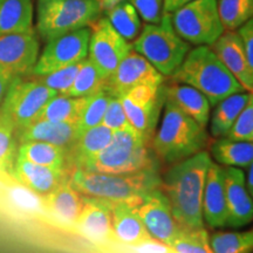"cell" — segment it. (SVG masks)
I'll use <instances>...</instances> for the list:
<instances>
[{"mask_svg": "<svg viewBox=\"0 0 253 253\" xmlns=\"http://www.w3.org/2000/svg\"><path fill=\"white\" fill-rule=\"evenodd\" d=\"M18 148L17 132L0 115V175L12 177L18 158Z\"/></svg>", "mask_w": 253, "mask_h": 253, "instance_id": "cell-35", "label": "cell"}, {"mask_svg": "<svg viewBox=\"0 0 253 253\" xmlns=\"http://www.w3.org/2000/svg\"><path fill=\"white\" fill-rule=\"evenodd\" d=\"M212 158L208 151L171 164L162 179L161 189L169 201L173 217L184 229L205 227L203 194L205 178Z\"/></svg>", "mask_w": 253, "mask_h": 253, "instance_id": "cell-1", "label": "cell"}, {"mask_svg": "<svg viewBox=\"0 0 253 253\" xmlns=\"http://www.w3.org/2000/svg\"><path fill=\"white\" fill-rule=\"evenodd\" d=\"M107 19L120 36L132 41L141 33V18L129 1H122L107 11Z\"/></svg>", "mask_w": 253, "mask_h": 253, "instance_id": "cell-31", "label": "cell"}, {"mask_svg": "<svg viewBox=\"0 0 253 253\" xmlns=\"http://www.w3.org/2000/svg\"><path fill=\"white\" fill-rule=\"evenodd\" d=\"M138 214L150 237L170 246L182 226L173 217L167 196L158 188L148 192L138 204Z\"/></svg>", "mask_w": 253, "mask_h": 253, "instance_id": "cell-14", "label": "cell"}, {"mask_svg": "<svg viewBox=\"0 0 253 253\" xmlns=\"http://www.w3.org/2000/svg\"><path fill=\"white\" fill-rule=\"evenodd\" d=\"M104 84H106V78L101 74L96 66L87 58L82 61L80 71L71 88L62 95L72 97L90 96L104 89Z\"/></svg>", "mask_w": 253, "mask_h": 253, "instance_id": "cell-33", "label": "cell"}, {"mask_svg": "<svg viewBox=\"0 0 253 253\" xmlns=\"http://www.w3.org/2000/svg\"><path fill=\"white\" fill-rule=\"evenodd\" d=\"M163 107L160 126L150 141V148L157 160L175 164L203 151L209 140L207 129L171 101L166 99Z\"/></svg>", "mask_w": 253, "mask_h": 253, "instance_id": "cell-2", "label": "cell"}, {"mask_svg": "<svg viewBox=\"0 0 253 253\" xmlns=\"http://www.w3.org/2000/svg\"><path fill=\"white\" fill-rule=\"evenodd\" d=\"M74 227L94 244H119L113 230L112 204L108 202L84 196V209Z\"/></svg>", "mask_w": 253, "mask_h": 253, "instance_id": "cell-16", "label": "cell"}, {"mask_svg": "<svg viewBox=\"0 0 253 253\" xmlns=\"http://www.w3.org/2000/svg\"><path fill=\"white\" fill-rule=\"evenodd\" d=\"M163 75L134 49L120 62L104 84V90L121 97L138 86H162Z\"/></svg>", "mask_w": 253, "mask_h": 253, "instance_id": "cell-13", "label": "cell"}, {"mask_svg": "<svg viewBox=\"0 0 253 253\" xmlns=\"http://www.w3.org/2000/svg\"><path fill=\"white\" fill-rule=\"evenodd\" d=\"M90 27L88 59L107 80L120 62L131 52L132 45L120 36L107 18H100Z\"/></svg>", "mask_w": 253, "mask_h": 253, "instance_id": "cell-12", "label": "cell"}, {"mask_svg": "<svg viewBox=\"0 0 253 253\" xmlns=\"http://www.w3.org/2000/svg\"><path fill=\"white\" fill-rule=\"evenodd\" d=\"M86 102L87 96L72 97L67 96V95L58 94L47 102L46 106L43 107L39 115H38L37 120L79 123Z\"/></svg>", "mask_w": 253, "mask_h": 253, "instance_id": "cell-30", "label": "cell"}, {"mask_svg": "<svg viewBox=\"0 0 253 253\" xmlns=\"http://www.w3.org/2000/svg\"><path fill=\"white\" fill-rule=\"evenodd\" d=\"M100 4V7L102 11H109L113 7H115L116 5H119L120 2L125 1V0H97Z\"/></svg>", "mask_w": 253, "mask_h": 253, "instance_id": "cell-47", "label": "cell"}, {"mask_svg": "<svg viewBox=\"0 0 253 253\" xmlns=\"http://www.w3.org/2000/svg\"><path fill=\"white\" fill-rule=\"evenodd\" d=\"M33 30L32 0H0V37Z\"/></svg>", "mask_w": 253, "mask_h": 253, "instance_id": "cell-26", "label": "cell"}, {"mask_svg": "<svg viewBox=\"0 0 253 253\" xmlns=\"http://www.w3.org/2000/svg\"><path fill=\"white\" fill-rule=\"evenodd\" d=\"M9 197L19 209L27 212H38L43 209L42 197L21 184L9 189Z\"/></svg>", "mask_w": 253, "mask_h": 253, "instance_id": "cell-40", "label": "cell"}, {"mask_svg": "<svg viewBox=\"0 0 253 253\" xmlns=\"http://www.w3.org/2000/svg\"><path fill=\"white\" fill-rule=\"evenodd\" d=\"M58 95L36 78L17 77L9 84L0 104V115L13 126L15 132L34 122L49 100Z\"/></svg>", "mask_w": 253, "mask_h": 253, "instance_id": "cell-8", "label": "cell"}, {"mask_svg": "<svg viewBox=\"0 0 253 253\" xmlns=\"http://www.w3.org/2000/svg\"><path fill=\"white\" fill-rule=\"evenodd\" d=\"M130 126L151 141L164 106V86H138L120 97Z\"/></svg>", "mask_w": 253, "mask_h": 253, "instance_id": "cell-11", "label": "cell"}, {"mask_svg": "<svg viewBox=\"0 0 253 253\" xmlns=\"http://www.w3.org/2000/svg\"><path fill=\"white\" fill-rule=\"evenodd\" d=\"M218 13L225 31H236L253 18V0H217Z\"/></svg>", "mask_w": 253, "mask_h": 253, "instance_id": "cell-34", "label": "cell"}, {"mask_svg": "<svg viewBox=\"0 0 253 253\" xmlns=\"http://www.w3.org/2000/svg\"><path fill=\"white\" fill-rule=\"evenodd\" d=\"M81 63L82 61L75 63V65L68 66V67L59 69V71L49 73L47 75L33 78H36L38 81L45 84L46 87L55 90L58 94H65L71 88L75 78H77L78 73L80 71Z\"/></svg>", "mask_w": 253, "mask_h": 253, "instance_id": "cell-38", "label": "cell"}, {"mask_svg": "<svg viewBox=\"0 0 253 253\" xmlns=\"http://www.w3.org/2000/svg\"><path fill=\"white\" fill-rule=\"evenodd\" d=\"M42 197L43 209L63 225L75 226L84 204V196L69 181V175L56 188Z\"/></svg>", "mask_w": 253, "mask_h": 253, "instance_id": "cell-21", "label": "cell"}, {"mask_svg": "<svg viewBox=\"0 0 253 253\" xmlns=\"http://www.w3.org/2000/svg\"><path fill=\"white\" fill-rule=\"evenodd\" d=\"M237 33L239 34L240 39H242L246 61H248L249 66V72L253 84V18L246 21L242 27H239Z\"/></svg>", "mask_w": 253, "mask_h": 253, "instance_id": "cell-43", "label": "cell"}, {"mask_svg": "<svg viewBox=\"0 0 253 253\" xmlns=\"http://www.w3.org/2000/svg\"><path fill=\"white\" fill-rule=\"evenodd\" d=\"M211 156L221 167L248 168L253 162V142L218 138L211 145Z\"/></svg>", "mask_w": 253, "mask_h": 253, "instance_id": "cell-29", "label": "cell"}, {"mask_svg": "<svg viewBox=\"0 0 253 253\" xmlns=\"http://www.w3.org/2000/svg\"><path fill=\"white\" fill-rule=\"evenodd\" d=\"M249 141H252V142H253V132H252V135H251V136H250Z\"/></svg>", "mask_w": 253, "mask_h": 253, "instance_id": "cell-48", "label": "cell"}, {"mask_svg": "<svg viewBox=\"0 0 253 253\" xmlns=\"http://www.w3.org/2000/svg\"><path fill=\"white\" fill-rule=\"evenodd\" d=\"M131 45L163 77H172L190 50V43L176 33L170 13H164L158 24L145 25Z\"/></svg>", "mask_w": 253, "mask_h": 253, "instance_id": "cell-6", "label": "cell"}, {"mask_svg": "<svg viewBox=\"0 0 253 253\" xmlns=\"http://www.w3.org/2000/svg\"><path fill=\"white\" fill-rule=\"evenodd\" d=\"M68 175L67 169H53L17 158L12 178L39 196H45L52 192Z\"/></svg>", "mask_w": 253, "mask_h": 253, "instance_id": "cell-23", "label": "cell"}, {"mask_svg": "<svg viewBox=\"0 0 253 253\" xmlns=\"http://www.w3.org/2000/svg\"><path fill=\"white\" fill-rule=\"evenodd\" d=\"M203 219L212 229L225 227L227 207L223 167L212 162L209 167L203 194Z\"/></svg>", "mask_w": 253, "mask_h": 253, "instance_id": "cell-19", "label": "cell"}, {"mask_svg": "<svg viewBox=\"0 0 253 253\" xmlns=\"http://www.w3.org/2000/svg\"><path fill=\"white\" fill-rule=\"evenodd\" d=\"M248 169H249L248 175L245 176L246 188H248L250 195H251V197L253 199V162L248 167Z\"/></svg>", "mask_w": 253, "mask_h": 253, "instance_id": "cell-46", "label": "cell"}, {"mask_svg": "<svg viewBox=\"0 0 253 253\" xmlns=\"http://www.w3.org/2000/svg\"><path fill=\"white\" fill-rule=\"evenodd\" d=\"M171 21L176 33L195 46H211L225 31L217 0H192L171 13Z\"/></svg>", "mask_w": 253, "mask_h": 253, "instance_id": "cell-9", "label": "cell"}, {"mask_svg": "<svg viewBox=\"0 0 253 253\" xmlns=\"http://www.w3.org/2000/svg\"><path fill=\"white\" fill-rule=\"evenodd\" d=\"M113 132V130L103 125H99L82 131L74 145L68 150L69 168L67 167V170L77 166L81 161L94 156L95 154L104 149L112 141Z\"/></svg>", "mask_w": 253, "mask_h": 253, "instance_id": "cell-28", "label": "cell"}, {"mask_svg": "<svg viewBox=\"0 0 253 253\" xmlns=\"http://www.w3.org/2000/svg\"><path fill=\"white\" fill-rule=\"evenodd\" d=\"M141 202L129 201L112 204L113 230L119 244L129 248L153 240L138 214Z\"/></svg>", "mask_w": 253, "mask_h": 253, "instance_id": "cell-18", "label": "cell"}, {"mask_svg": "<svg viewBox=\"0 0 253 253\" xmlns=\"http://www.w3.org/2000/svg\"><path fill=\"white\" fill-rule=\"evenodd\" d=\"M253 132V94L239 114L226 137L235 141H249Z\"/></svg>", "mask_w": 253, "mask_h": 253, "instance_id": "cell-39", "label": "cell"}, {"mask_svg": "<svg viewBox=\"0 0 253 253\" xmlns=\"http://www.w3.org/2000/svg\"><path fill=\"white\" fill-rule=\"evenodd\" d=\"M172 80L196 88L214 107L230 95L246 91L210 46L190 49L184 61L173 73Z\"/></svg>", "mask_w": 253, "mask_h": 253, "instance_id": "cell-5", "label": "cell"}, {"mask_svg": "<svg viewBox=\"0 0 253 253\" xmlns=\"http://www.w3.org/2000/svg\"><path fill=\"white\" fill-rule=\"evenodd\" d=\"M18 158L53 169H67L68 167V150L46 142L19 143Z\"/></svg>", "mask_w": 253, "mask_h": 253, "instance_id": "cell-27", "label": "cell"}, {"mask_svg": "<svg viewBox=\"0 0 253 253\" xmlns=\"http://www.w3.org/2000/svg\"><path fill=\"white\" fill-rule=\"evenodd\" d=\"M90 33L91 28L84 27L47 41L31 77H42L87 59Z\"/></svg>", "mask_w": 253, "mask_h": 253, "instance_id": "cell-10", "label": "cell"}, {"mask_svg": "<svg viewBox=\"0 0 253 253\" xmlns=\"http://www.w3.org/2000/svg\"><path fill=\"white\" fill-rule=\"evenodd\" d=\"M212 253H252L253 229L248 231H218L210 236Z\"/></svg>", "mask_w": 253, "mask_h": 253, "instance_id": "cell-32", "label": "cell"}, {"mask_svg": "<svg viewBox=\"0 0 253 253\" xmlns=\"http://www.w3.org/2000/svg\"><path fill=\"white\" fill-rule=\"evenodd\" d=\"M14 78L17 77H15L13 73L7 71L4 67H0V104H1L2 100H4L6 91H7L12 81L14 80Z\"/></svg>", "mask_w": 253, "mask_h": 253, "instance_id": "cell-44", "label": "cell"}, {"mask_svg": "<svg viewBox=\"0 0 253 253\" xmlns=\"http://www.w3.org/2000/svg\"><path fill=\"white\" fill-rule=\"evenodd\" d=\"M250 96H251V93L249 91L237 93L230 95L214 106L208 125L209 134L211 137L216 140L226 137L240 112L249 102Z\"/></svg>", "mask_w": 253, "mask_h": 253, "instance_id": "cell-25", "label": "cell"}, {"mask_svg": "<svg viewBox=\"0 0 253 253\" xmlns=\"http://www.w3.org/2000/svg\"><path fill=\"white\" fill-rule=\"evenodd\" d=\"M69 181L79 192L110 204L120 202H141L148 192L161 188L162 177L158 169L135 173L110 175L72 168Z\"/></svg>", "mask_w": 253, "mask_h": 253, "instance_id": "cell-4", "label": "cell"}, {"mask_svg": "<svg viewBox=\"0 0 253 253\" xmlns=\"http://www.w3.org/2000/svg\"><path fill=\"white\" fill-rule=\"evenodd\" d=\"M37 31L45 41L90 27L102 9L97 0H38Z\"/></svg>", "mask_w": 253, "mask_h": 253, "instance_id": "cell-7", "label": "cell"}, {"mask_svg": "<svg viewBox=\"0 0 253 253\" xmlns=\"http://www.w3.org/2000/svg\"><path fill=\"white\" fill-rule=\"evenodd\" d=\"M166 99L176 104L182 112L194 119L199 126L208 129L211 115L209 100L196 88L184 84H173L164 87Z\"/></svg>", "mask_w": 253, "mask_h": 253, "instance_id": "cell-24", "label": "cell"}, {"mask_svg": "<svg viewBox=\"0 0 253 253\" xmlns=\"http://www.w3.org/2000/svg\"><path fill=\"white\" fill-rule=\"evenodd\" d=\"M101 125L107 126V128H109L113 131L132 128L128 121V118H126L120 97H112L108 107H107L106 113H104Z\"/></svg>", "mask_w": 253, "mask_h": 253, "instance_id": "cell-41", "label": "cell"}, {"mask_svg": "<svg viewBox=\"0 0 253 253\" xmlns=\"http://www.w3.org/2000/svg\"><path fill=\"white\" fill-rule=\"evenodd\" d=\"M39 58V41L33 30L0 37V67L15 77L31 75Z\"/></svg>", "mask_w": 253, "mask_h": 253, "instance_id": "cell-15", "label": "cell"}, {"mask_svg": "<svg viewBox=\"0 0 253 253\" xmlns=\"http://www.w3.org/2000/svg\"><path fill=\"white\" fill-rule=\"evenodd\" d=\"M157 161L150 148V141L134 128H128L114 131L112 141L104 149L73 168L86 171L123 175L157 169Z\"/></svg>", "mask_w": 253, "mask_h": 253, "instance_id": "cell-3", "label": "cell"}, {"mask_svg": "<svg viewBox=\"0 0 253 253\" xmlns=\"http://www.w3.org/2000/svg\"><path fill=\"white\" fill-rule=\"evenodd\" d=\"M81 134L78 123L54 122L37 120L25 126L17 134L19 143L24 142H46L69 150Z\"/></svg>", "mask_w": 253, "mask_h": 253, "instance_id": "cell-22", "label": "cell"}, {"mask_svg": "<svg viewBox=\"0 0 253 253\" xmlns=\"http://www.w3.org/2000/svg\"><path fill=\"white\" fill-rule=\"evenodd\" d=\"M147 24H158L164 14L163 0H128Z\"/></svg>", "mask_w": 253, "mask_h": 253, "instance_id": "cell-42", "label": "cell"}, {"mask_svg": "<svg viewBox=\"0 0 253 253\" xmlns=\"http://www.w3.org/2000/svg\"><path fill=\"white\" fill-rule=\"evenodd\" d=\"M210 47L244 89L253 94V84L239 34L235 31H224Z\"/></svg>", "mask_w": 253, "mask_h": 253, "instance_id": "cell-20", "label": "cell"}, {"mask_svg": "<svg viewBox=\"0 0 253 253\" xmlns=\"http://www.w3.org/2000/svg\"><path fill=\"white\" fill-rule=\"evenodd\" d=\"M192 0H163V9L164 13H173L182 6L189 4Z\"/></svg>", "mask_w": 253, "mask_h": 253, "instance_id": "cell-45", "label": "cell"}, {"mask_svg": "<svg viewBox=\"0 0 253 253\" xmlns=\"http://www.w3.org/2000/svg\"><path fill=\"white\" fill-rule=\"evenodd\" d=\"M112 97V95L104 89L87 96V102L84 104L80 121L78 123L81 132L102 123L104 113Z\"/></svg>", "mask_w": 253, "mask_h": 253, "instance_id": "cell-37", "label": "cell"}, {"mask_svg": "<svg viewBox=\"0 0 253 253\" xmlns=\"http://www.w3.org/2000/svg\"><path fill=\"white\" fill-rule=\"evenodd\" d=\"M227 207L226 226L243 227L253 221V199L246 188L245 173L240 168L223 167Z\"/></svg>", "mask_w": 253, "mask_h": 253, "instance_id": "cell-17", "label": "cell"}, {"mask_svg": "<svg viewBox=\"0 0 253 253\" xmlns=\"http://www.w3.org/2000/svg\"><path fill=\"white\" fill-rule=\"evenodd\" d=\"M170 248L176 253H212L210 248V235L205 227H182Z\"/></svg>", "mask_w": 253, "mask_h": 253, "instance_id": "cell-36", "label": "cell"}]
</instances>
